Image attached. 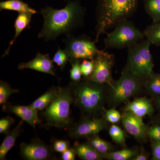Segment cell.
Returning <instances> with one entry per match:
<instances>
[{"mask_svg": "<svg viewBox=\"0 0 160 160\" xmlns=\"http://www.w3.org/2000/svg\"><path fill=\"white\" fill-rule=\"evenodd\" d=\"M44 24L38 37L45 41L56 39L61 35H73L84 26L86 11L78 0L69 1L66 7L57 9L50 6L41 9Z\"/></svg>", "mask_w": 160, "mask_h": 160, "instance_id": "6da1fadb", "label": "cell"}, {"mask_svg": "<svg viewBox=\"0 0 160 160\" xmlns=\"http://www.w3.org/2000/svg\"><path fill=\"white\" fill-rule=\"evenodd\" d=\"M70 85L73 103L80 109L82 118L103 116L107 104V85L85 78Z\"/></svg>", "mask_w": 160, "mask_h": 160, "instance_id": "7a4b0ae2", "label": "cell"}, {"mask_svg": "<svg viewBox=\"0 0 160 160\" xmlns=\"http://www.w3.org/2000/svg\"><path fill=\"white\" fill-rule=\"evenodd\" d=\"M139 0H98L96 9L97 43L100 36L107 33L123 20L128 19L138 9Z\"/></svg>", "mask_w": 160, "mask_h": 160, "instance_id": "3957f363", "label": "cell"}, {"mask_svg": "<svg viewBox=\"0 0 160 160\" xmlns=\"http://www.w3.org/2000/svg\"><path fill=\"white\" fill-rule=\"evenodd\" d=\"M73 103L70 84L66 87H60L58 94L43 110L42 115L48 127L68 129L72 126L70 106Z\"/></svg>", "mask_w": 160, "mask_h": 160, "instance_id": "277c9868", "label": "cell"}, {"mask_svg": "<svg viewBox=\"0 0 160 160\" xmlns=\"http://www.w3.org/2000/svg\"><path fill=\"white\" fill-rule=\"evenodd\" d=\"M145 81L122 70L118 79L107 84V104L115 108L138 94L144 88Z\"/></svg>", "mask_w": 160, "mask_h": 160, "instance_id": "5b68a950", "label": "cell"}, {"mask_svg": "<svg viewBox=\"0 0 160 160\" xmlns=\"http://www.w3.org/2000/svg\"><path fill=\"white\" fill-rule=\"evenodd\" d=\"M151 44L143 40L128 49L127 62L123 70L145 81L153 73V58L150 51Z\"/></svg>", "mask_w": 160, "mask_h": 160, "instance_id": "8992f818", "label": "cell"}, {"mask_svg": "<svg viewBox=\"0 0 160 160\" xmlns=\"http://www.w3.org/2000/svg\"><path fill=\"white\" fill-rule=\"evenodd\" d=\"M114 30L107 34L104 39L106 48L121 49L128 48L144 40V33L128 19L116 25Z\"/></svg>", "mask_w": 160, "mask_h": 160, "instance_id": "52a82bcc", "label": "cell"}, {"mask_svg": "<svg viewBox=\"0 0 160 160\" xmlns=\"http://www.w3.org/2000/svg\"><path fill=\"white\" fill-rule=\"evenodd\" d=\"M63 40L66 45L65 49L69 56V60H94L99 51L94 41L85 35L78 37L70 36Z\"/></svg>", "mask_w": 160, "mask_h": 160, "instance_id": "ba28073f", "label": "cell"}, {"mask_svg": "<svg viewBox=\"0 0 160 160\" xmlns=\"http://www.w3.org/2000/svg\"><path fill=\"white\" fill-rule=\"evenodd\" d=\"M109 122L104 116L95 118H82L79 122L68 129L69 136L72 139L87 138L98 134L108 129Z\"/></svg>", "mask_w": 160, "mask_h": 160, "instance_id": "9c48e42d", "label": "cell"}, {"mask_svg": "<svg viewBox=\"0 0 160 160\" xmlns=\"http://www.w3.org/2000/svg\"><path fill=\"white\" fill-rule=\"evenodd\" d=\"M94 61L92 73L85 79L102 84L107 85L111 83L114 80L112 74L115 62L113 55L104 50H99Z\"/></svg>", "mask_w": 160, "mask_h": 160, "instance_id": "30bf717a", "label": "cell"}, {"mask_svg": "<svg viewBox=\"0 0 160 160\" xmlns=\"http://www.w3.org/2000/svg\"><path fill=\"white\" fill-rule=\"evenodd\" d=\"M53 149L46 145L38 138L29 143H22L20 145V154L27 160H46L54 157Z\"/></svg>", "mask_w": 160, "mask_h": 160, "instance_id": "8fae6325", "label": "cell"}, {"mask_svg": "<svg viewBox=\"0 0 160 160\" xmlns=\"http://www.w3.org/2000/svg\"><path fill=\"white\" fill-rule=\"evenodd\" d=\"M122 123L126 131L140 143L148 141L146 134L148 126L143 122L142 118L139 117L129 111H123Z\"/></svg>", "mask_w": 160, "mask_h": 160, "instance_id": "7c38bea8", "label": "cell"}, {"mask_svg": "<svg viewBox=\"0 0 160 160\" xmlns=\"http://www.w3.org/2000/svg\"><path fill=\"white\" fill-rule=\"evenodd\" d=\"M3 110L6 112L14 113L25 122L31 125L34 129L37 125L42 124L38 113V112L30 105L28 106H14L9 103L4 104Z\"/></svg>", "mask_w": 160, "mask_h": 160, "instance_id": "4fadbf2b", "label": "cell"}, {"mask_svg": "<svg viewBox=\"0 0 160 160\" xmlns=\"http://www.w3.org/2000/svg\"><path fill=\"white\" fill-rule=\"evenodd\" d=\"M20 70L30 69L54 76V66L52 60L49 57V54H43L38 52L33 59L27 62L20 63L18 66Z\"/></svg>", "mask_w": 160, "mask_h": 160, "instance_id": "5bb4252c", "label": "cell"}, {"mask_svg": "<svg viewBox=\"0 0 160 160\" xmlns=\"http://www.w3.org/2000/svg\"><path fill=\"white\" fill-rule=\"evenodd\" d=\"M155 108L152 100L146 97L135 99L128 102L124 107L123 111H129L139 117L146 116H152L154 113Z\"/></svg>", "mask_w": 160, "mask_h": 160, "instance_id": "9a60e30c", "label": "cell"}, {"mask_svg": "<svg viewBox=\"0 0 160 160\" xmlns=\"http://www.w3.org/2000/svg\"><path fill=\"white\" fill-rule=\"evenodd\" d=\"M23 124L24 121L22 120L15 128L6 134V138L0 146V160L6 159V154L14 146L17 139L22 132Z\"/></svg>", "mask_w": 160, "mask_h": 160, "instance_id": "2e32d148", "label": "cell"}, {"mask_svg": "<svg viewBox=\"0 0 160 160\" xmlns=\"http://www.w3.org/2000/svg\"><path fill=\"white\" fill-rule=\"evenodd\" d=\"M33 14L30 12H20L15 21L14 27L15 29V32L14 37L12 40L8 49L5 51L3 57L9 54L10 48L15 42L17 38L21 34L24 29H27L29 27L31 22L32 17Z\"/></svg>", "mask_w": 160, "mask_h": 160, "instance_id": "e0dca14e", "label": "cell"}, {"mask_svg": "<svg viewBox=\"0 0 160 160\" xmlns=\"http://www.w3.org/2000/svg\"><path fill=\"white\" fill-rule=\"evenodd\" d=\"M72 149L78 156L84 160H103L101 154L87 142L80 143L76 142Z\"/></svg>", "mask_w": 160, "mask_h": 160, "instance_id": "ac0fdd59", "label": "cell"}, {"mask_svg": "<svg viewBox=\"0 0 160 160\" xmlns=\"http://www.w3.org/2000/svg\"><path fill=\"white\" fill-rule=\"evenodd\" d=\"M138 147L124 148L118 151H113L100 154L103 158L109 160H132L139 152Z\"/></svg>", "mask_w": 160, "mask_h": 160, "instance_id": "d6986e66", "label": "cell"}, {"mask_svg": "<svg viewBox=\"0 0 160 160\" xmlns=\"http://www.w3.org/2000/svg\"><path fill=\"white\" fill-rule=\"evenodd\" d=\"M60 87H51L44 94L32 103L30 106L38 112L43 111L55 97Z\"/></svg>", "mask_w": 160, "mask_h": 160, "instance_id": "ffe728a7", "label": "cell"}, {"mask_svg": "<svg viewBox=\"0 0 160 160\" xmlns=\"http://www.w3.org/2000/svg\"><path fill=\"white\" fill-rule=\"evenodd\" d=\"M12 10L20 12H30L34 14L38 12L30 8L27 3L22 0H6L0 2V10Z\"/></svg>", "mask_w": 160, "mask_h": 160, "instance_id": "44dd1931", "label": "cell"}, {"mask_svg": "<svg viewBox=\"0 0 160 160\" xmlns=\"http://www.w3.org/2000/svg\"><path fill=\"white\" fill-rule=\"evenodd\" d=\"M144 88L152 98L160 97V72L152 73L145 81Z\"/></svg>", "mask_w": 160, "mask_h": 160, "instance_id": "7402d4cb", "label": "cell"}, {"mask_svg": "<svg viewBox=\"0 0 160 160\" xmlns=\"http://www.w3.org/2000/svg\"><path fill=\"white\" fill-rule=\"evenodd\" d=\"M87 142L100 154L106 153L114 151V146L111 143L103 140L99 136L98 134L92 136L87 138Z\"/></svg>", "mask_w": 160, "mask_h": 160, "instance_id": "603a6c76", "label": "cell"}, {"mask_svg": "<svg viewBox=\"0 0 160 160\" xmlns=\"http://www.w3.org/2000/svg\"><path fill=\"white\" fill-rule=\"evenodd\" d=\"M143 32L151 45L160 46V21L147 26Z\"/></svg>", "mask_w": 160, "mask_h": 160, "instance_id": "cb8c5ba5", "label": "cell"}, {"mask_svg": "<svg viewBox=\"0 0 160 160\" xmlns=\"http://www.w3.org/2000/svg\"><path fill=\"white\" fill-rule=\"evenodd\" d=\"M146 13L151 18L153 23L160 21V0H144Z\"/></svg>", "mask_w": 160, "mask_h": 160, "instance_id": "d4e9b609", "label": "cell"}, {"mask_svg": "<svg viewBox=\"0 0 160 160\" xmlns=\"http://www.w3.org/2000/svg\"><path fill=\"white\" fill-rule=\"evenodd\" d=\"M109 133L114 142L122 147H126L125 133L121 127L115 124H112L109 127Z\"/></svg>", "mask_w": 160, "mask_h": 160, "instance_id": "484cf974", "label": "cell"}, {"mask_svg": "<svg viewBox=\"0 0 160 160\" xmlns=\"http://www.w3.org/2000/svg\"><path fill=\"white\" fill-rule=\"evenodd\" d=\"M18 89H12L9 84L1 81L0 82V104L7 103V101L12 94L19 92Z\"/></svg>", "mask_w": 160, "mask_h": 160, "instance_id": "4316f807", "label": "cell"}, {"mask_svg": "<svg viewBox=\"0 0 160 160\" xmlns=\"http://www.w3.org/2000/svg\"><path fill=\"white\" fill-rule=\"evenodd\" d=\"M69 60V56L67 52L65 49L62 50L59 48L55 53L52 58L53 63H55L62 70L64 69Z\"/></svg>", "mask_w": 160, "mask_h": 160, "instance_id": "83f0119b", "label": "cell"}, {"mask_svg": "<svg viewBox=\"0 0 160 160\" xmlns=\"http://www.w3.org/2000/svg\"><path fill=\"white\" fill-rule=\"evenodd\" d=\"M81 60H70L71 69L70 70V78L73 82H78L82 80V72L81 69Z\"/></svg>", "mask_w": 160, "mask_h": 160, "instance_id": "f1b7e54d", "label": "cell"}, {"mask_svg": "<svg viewBox=\"0 0 160 160\" xmlns=\"http://www.w3.org/2000/svg\"><path fill=\"white\" fill-rule=\"evenodd\" d=\"M103 116L108 122L112 124H117L122 120V114L115 108L105 109Z\"/></svg>", "mask_w": 160, "mask_h": 160, "instance_id": "f546056e", "label": "cell"}, {"mask_svg": "<svg viewBox=\"0 0 160 160\" xmlns=\"http://www.w3.org/2000/svg\"><path fill=\"white\" fill-rule=\"evenodd\" d=\"M94 67V60L85 59L81 61V72L84 78L89 77L92 73Z\"/></svg>", "mask_w": 160, "mask_h": 160, "instance_id": "4dcf8cb0", "label": "cell"}, {"mask_svg": "<svg viewBox=\"0 0 160 160\" xmlns=\"http://www.w3.org/2000/svg\"><path fill=\"white\" fill-rule=\"evenodd\" d=\"M146 134L150 141L160 142V125L152 124L151 126H148Z\"/></svg>", "mask_w": 160, "mask_h": 160, "instance_id": "1f68e13d", "label": "cell"}, {"mask_svg": "<svg viewBox=\"0 0 160 160\" xmlns=\"http://www.w3.org/2000/svg\"><path fill=\"white\" fill-rule=\"evenodd\" d=\"M15 122L14 119L7 116L0 120V133L7 134L10 131V127Z\"/></svg>", "mask_w": 160, "mask_h": 160, "instance_id": "d6a6232c", "label": "cell"}, {"mask_svg": "<svg viewBox=\"0 0 160 160\" xmlns=\"http://www.w3.org/2000/svg\"><path fill=\"white\" fill-rule=\"evenodd\" d=\"M52 148L54 151L63 153L69 149V143L66 140H56L53 143Z\"/></svg>", "mask_w": 160, "mask_h": 160, "instance_id": "836d02e7", "label": "cell"}, {"mask_svg": "<svg viewBox=\"0 0 160 160\" xmlns=\"http://www.w3.org/2000/svg\"><path fill=\"white\" fill-rule=\"evenodd\" d=\"M152 160H160V142L151 141Z\"/></svg>", "mask_w": 160, "mask_h": 160, "instance_id": "e575fe53", "label": "cell"}, {"mask_svg": "<svg viewBox=\"0 0 160 160\" xmlns=\"http://www.w3.org/2000/svg\"><path fill=\"white\" fill-rule=\"evenodd\" d=\"M76 155L72 148H69L62 153V158L63 160H74Z\"/></svg>", "mask_w": 160, "mask_h": 160, "instance_id": "d590c367", "label": "cell"}, {"mask_svg": "<svg viewBox=\"0 0 160 160\" xmlns=\"http://www.w3.org/2000/svg\"><path fill=\"white\" fill-rule=\"evenodd\" d=\"M149 153L146 152L145 149L142 148L132 160H147L149 159Z\"/></svg>", "mask_w": 160, "mask_h": 160, "instance_id": "8d00e7d4", "label": "cell"}, {"mask_svg": "<svg viewBox=\"0 0 160 160\" xmlns=\"http://www.w3.org/2000/svg\"><path fill=\"white\" fill-rule=\"evenodd\" d=\"M155 108H156L160 113V97L152 98Z\"/></svg>", "mask_w": 160, "mask_h": 160, "instance_id": "74e56055", "label": "cell"}, {"mask_svg": "<svg viewBox=\"0 0 160 160\" xmlns=\"http://www.w3.org/2000/svg\"><path fill=\"white\" fill-rule=\"evenodd\" d=\"M151 120L152 124L160 125V113H159V114L152 118Z\"/></svg>", "mask_w": 160, "mask_h": 160, "instance_id": "f35d334b", "label": "cell"}]
</instances>
